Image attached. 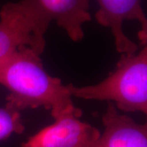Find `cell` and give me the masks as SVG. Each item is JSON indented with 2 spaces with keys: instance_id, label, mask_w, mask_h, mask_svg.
<instances>
[{
  "instance_id": "6da1fadb",
  "label": "cell",
  "mask_w": 147,
  "mask_h": 147,
  "mask_svg": "<svg viewBox=\"0 0 147 147\" xmlns=\"http://www.w3.org/2000/svg\"><path fill=\"white\" fill-rule=\"evenodd\" d=\"M40 56L21 46L0 61V84L9 91L5 106L19 113L44 108L55 119L74 106L72 95L69 84L47 72Z\"/></svg>"
},
{
  "instance_id": "7a4b0ae2",
  "label": "cell",
  "mask_w": 147,
  "mask_h": 147,
  "mask_svg": "<svg viewBox=\"0 0 147 147\" xmlns=\"http://www.w3.org/2000/svg\"><path fill=\"white\" fill-rule=\"evenodd\" d=\"M71 95L84 100H106L125 112L147 113V47L134 54H121L115 70L95 85L69 84Z\"/></svg>"
},
{
  "instance_id": "3957f363",
  "label": "cell",
  "mask_w": 147,
  "mask_h": 147,
  "mask_svg": "<svg viewBox=\"0 0 147 147\" xmlns=\"http://www.w3.org/2000/svg\"><path fill=\"white\" fill-rule=\"evenodd\" d=\"M46 32L18 1L5 3L0 10V61L21 46H28L41 55L45 49Z\"/></svg>"
},
{
  "instance_id": "277c9868",
  "label": "cell",
  "mask_w": 147,
  "mask_h": 147,
  "mask_svg": "<svg viewBox=\"0 0 147 147\" xmlns=\"http://www.w3.org/2000/svg\"><path fill=\"white\" fill-rule=\"evenodd\" d=\"M82 115L80 108L71 106L21 147H91L101 134L97 128L80 120Z\"/></svg>"
},
{
  "instance_id": "5b68a950",
  "label": "cell",
  "mask_w": 147,
  "mask_h": 147,
  "mask_svg": "<svg viewBox=\"0 0 147 147\" xmlns=\"http://www.w3.org/2000/svg\"><path fill=\"white\" fill-rule=\"evenodd\" d=\"M18 2L45 30L51 21H55L74 42L83 39L82 25L91 21L90 0H20Z\"/></svg>"
},
{
  "instance_id": "8992f818",
  "label": "cell",
  "mask_w": 147,
  "mask_h": 147,
  "mask_svg": "<svg viewBox=\"0 0 147 147\" xmlns=\"http://www.w3.org/2000/svg\"><path fill=\"white\" fill-rule=\"evenodd\" d=\"M99 9L95 14L100 25L108 27L115 39L116 50L121 54H134L138 46L125 34V21L136 20L140 25L138 36L141 45L147 43V18L142 7V0H97Z\"/></svg>"
},
{
  "instance_id": "52a82bcc",
  "label": "cell",
  "mask_w": 147,
  "mask_h": 147,
  "mask_svg": "<svg viewBox=\"0 0 147 147\" xmlns=\"http://www.w3.org/2000/svg\"><path fill=\"white\" fill-rule=\"evenodd\" d=\"M102 121L104 131L91 147H147V125L119 114L113 102H108Z\"/></svg>"
},
{
  "instance_id": "ba28073f",
  "label": "cell",
  "mask_w": 147,
  "mask_h": 147,
  "mask_svg": "<svg viewBox=\"0 0 147 147\" xmlns=\"http://www.w3.org/2000/svg\"><path fill=\"white\" fill-rule=\"evenodd\" d=\"M25 131L21 113L5 107L0 108V141L12 134H21Z\"/></svg>"
}]
</instances>
